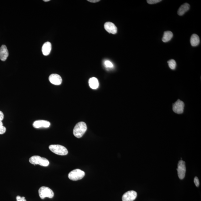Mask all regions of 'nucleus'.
<instances>
[{"instance_id": "1", "label": "nucleus", "mask_w": 201, "mask_h": 201, "mask_svg": "<svg viewBox=\"0 0 201 201\" xmlns=\"http://www.w3.org/2000/svg\"><path fill=\"white\" fill-rule=\"evenodd\" d=\"M87 127L86 124L84 122H80L75 126L73 130V134L76 138H81L86 131Z\"/></svg>"}, {"instance_id": "2", "label": "nucleus", "mask_w": 201, "mask_h": 201, "mask_svg": "<svg viewBox=\"0 0 201 201\" xmlns=\"http://www.w3.org/2000/svg\"><path fill=\"white\" fill-rule=\"evenodd\" d=\"M29 162L31 164L36 165H39L43 167H48L49 165V162L45 158L40 157L39 156H33L29 159Z\"/></svg>"}, {"instance_id": "3", "label": "nucleus", "mask_w": 201, "mask_h": 201, "mask_svg": "<svg viewBox=\"0 0 201 201\" xmlns=\"http://www.w3.org/2000/svg\"><path fill=\"white\" fill-rule=\"evenodd\" d=\"M49 149L53 153L62 156L66 155L68 153L67 149L65 147L61 145H50L49 146Z\"/></svg>"}, {"instance_id": "4", "label": "nucleus", "mask_w": 201, "mask_h": 201, "mask_svg": "<svg viewBox=\"0 0 201 201\" xmlns=\"http://www.w3.org/2000/svg\"><path fill=\"white\" fill-rule=\"evenodd\" d=\"M85 175V173L80 169L72 170L68 174V178L72 181H76L82 179Z\"/></svg>"}, {"instance_id": "5", "label": "nucleus", "mask_w": 201, "mask_h": 201, "mask_svg": "<svg viewBox=\"0 0 201 201\" xmlns=\"http://www.w3.org/2000/svg\"><path fill=\"white\" fill-rule=\"evenodd\" d=\"M38 193L40 197L42 199L45 197L52 199L54 195V192L52 190L48 187L44 186L41 187L39 188Z\"/></svg>"}, {"instance_id": "6", "label": "nucleus", "mask_w": 201, "mask_h": 201, "mask_svg": "<svg viewBox=\"0 0 201 201\" xmlns=\"http://www.w3.org/2000/svg\"><path fill=\"white\" fill-rule=\"evenodd\" d=\"M178 175L180 179L182 180L185 176L186 167L185 162L182 160L179 161L178 164V168L177 169Z\"/></svg>"}, {"instance_id": "7", "label": "nucleus", "mask_w": 201, "mask_h": 201, "mask_svg": "<svg viewBox=\"0 0 201 201\" xmlns=\"http://www.w3.org/2000/svg\"><path fill=\"white\" fill-rule=\"evenodd\" d=\"M184 104L183 102L178 99L173 105V110L175 113L178 114L183 113L184 111Z\"/></svg>"}, {"instance_id": "8", "label": "nucleus", "mask_w": 201, "mask_h": 201, "mask_svg": "<svg viewBox=\"0 0 201 201\" xmlns=\"http://www.w3.org/2000/svg\"><path fill=\"white\" fill-rule=\"evenodd\" d=\"M137 196L136 192L133 190L129 191L123 195L122 199L123 201H134L136 199Z\"/></svg>"}, {"instance_id": "9", "label": "nucleus", "mask_w": 201, "mask_h": 201, "mask_svg": "<svg viewBox=\"0 0 201 201\" xmlns=\"http://www.w3.org/2000/svg\"><path fill=\"white\" fill-rule=\"evenodd\" d=\"M33 126L35 128H48L50 126V123L48 121L38 120L36 121L33 123Z\"/></svg>"}, {"instance_id": "10", "label": "nucleus", "mask_w": 201, "mask_h": 201, "mask_svg": "<svg viewBox=\"0 0 201 201\" xmlns=\"http://www.w3.org/2000/svg\"><path fill=\"white\" fill-rule=\"evenodd\" d=\"M49 80L52 84L56 85H60L62 82L61 77L57 74H51L49 76Z\"/></svg>"}, {"instance_id": "11", "label": "nucleus", "mask_w": 201, "mask_h": 201, "mask_svg": "<svg viewBox=\"0 0 201 201\" xmlns=\"http://www.w3.org/2000/svg\"><path fill=\"white\" fill-rule=\"evenodd\" d=\"M104 28L109 33L114 34L117 33V29L116 26L112 22H107L104 24Z\"/></svg>"}, {"instance_id": "12", "label": "nucleus", "mask_w": 201, "mask_h": 201, "mask_svg": "<svg viewBox=\"0 0 201 201\" xmlns=\"http://www.w3.org/2000/svg\"><path fill=\"white\" fill-rule=\"evenodd\" d=\"M9 56V53L6 45H3L0 48V59L2 61H5Z\"/></svg>"}, {"instance_id": "13", "label": "nucleus", "mask_w": 201, "mask_h": 201, "mask_svg": "<svg viewBox=\"0 0 201 201\" xmlns=\"http://www.w3.org/2000/svg\"><path fill=\"white\" fill-rule=\"evenodd\" d=\"M52 50V44L49 42L44 43L42 48V52L44 56H48Z\"/></svg>"}, {"instance_id": "14", "label": "nucleus", "mask_w": 201, "mask_h": 201, "mask_svg": "<svg viewBox=\"0 0 201 201\" xmlns=\"http://www.w3.org/2000/svg\"><path fill=\"white\" fill-rule=\"evenodd\" d=\"M190 6L189 4L185 3L183 4L180 7L178 11V14L179 16H182L186 12L188 11L190 9Z\"/></svg>"}, {"instance_id": "15", "label": "nucleus", "mask_w": 201, "mask_h": 201, "mask_svg": "<svg viewBox=\"0 0 201 201\" xmlns=\"http://www.w3.org/2000/svg\"><path fill=\"white\" fill-rule=\"evenodd\" d=\"M89 84L90 87L92 89H96L99 86L98 80L95 77H93L89 79Z\"/></svg>"}, {"instance_id": "16", "label": "nucleus", "mask_w": 201, "mask_h": 201, "mask_svg": "<svg viewBox=\"0 0 201 201\" xmlns=\"http://www.w3.org/2000/svg\"><path fill=\"white\" fill-rule=\"evenodd\" d=\"M200 38L199 36L196 34H193L190 38V43L192 46H197L200 43Z\"/></svg>"}, {"instance_id": "17", "label": "nucleus", "mask_w": 201, "mask_h": 201, "mask_svg": "<svg viewBox=\"0 0 201 201\" xmlns=\"http://www.w3.org/2000/svg\"><path fill=\"white\" fill-rule=\"evenodd\" d=\"M173 33L172 32L170 31H165L164 34H163L162 40L164 42H168L173 38Z\"/></svg>"}, {"instance_id": "18", "label": "nucleus", "mask_w": 201, "mask_h": 201, "mask_svg": "<svg viewBox=\"0 0 201 201\" xmlns=\"http://www.w3.org/2000/svg\"><path fill=\"white\" fill-rule=\"evenodd\" d=\"M168 63L169 65V67L170 69L174 70L176 67V63L175 60L174 59H171L168 62Z\"/></svg>"}, {"instance_id": "19", "label": "nucleus", "mask_w": 201, "mask_h": 201, "mask_svg": "<svg viewBox=\"0 0 201 201\" xmlns=\"http://www.w3.org/2000/svg\"><path fill=\"white\" fill-rule=\"evenodd\" d=\"M6 131V128L3 126L2 121H0V134H5Z\"/></svg>"}, {"instance_id": "20", "label": "nucleus", "mask_w": 201, "mask_h": 201, "mask_svg": "<svg viewBox=\"0 0 201 201\" xmlns=\"http://www.w3.org/2000/svg\"><path fill=\"white\" fill-rule=\"evenodd\" d=\"M162 1L161 0H147V2L149 4H153L158 3Z\"/></svg>"}, {"instance_id": "21", "label": "nucleus", "mask_w": 201, "mask_h": 201, "mask_svg": "<svg viewBox=\"0 0 201 201\" xmlns=\"http://www.w3.org/2000/svg\"><path fill=\"white\" fill-rule=\"evenodd\" d=\"M105 65L107 67L112 68L113 66V63L109 60H107L105 62Z\"/></svg>"}, {"instance_id": "22", "label": "nucleus", "mask_w": 201, "mask_h": 201, "mask_svg": "<svg viewBox=\"0 0 201 201\" xmlns=\"http://www.w3.org/2000/svg\"><path fill=\"white\" fill-rule=\"evenodd\" d=\"M194 183L196 187H198L199 185V181L197 177H195L194 179Z\"/></svg>"}, {"instance_id": "23", "label": "nucleus", "mask_w": 201, "mask_h": 201, "mask_svg": "<svg viewBox=\"0 0 201 201\" xmlns=\"http://www.w3.org/2000/svg\"><path fill=\"white\" fill-rule=\"evenodd\" d=\"M4 118V114L2 112L0 111V121H2Z\"/></svg>"}, {"instance_id": "24", "label": "nucleus", "mask_w": 201, "mask_h": 201, "mask_svg": "<svg viewBox=\"0 0 201 201\" xmlns=\"http://www.w3.org/2000/svg\"><path fill=\"white\" fill-rule=\"evenodd\" d=\"M16 200L17 201H23L21 200V197L20 196H17L16 197Z\"/></svg>"}, {"instance_id": "25", "label": "nucleus", "mask_w": 201, "mask_h": 201, "mask_svg": "<svg viewBox=\"0 0 201 201\" xmlns=\"http://www.w3.org/2000/svg\"><path fill=\"white\" fill-rule=\"evenodd\" d=\"M100 1H98V0H89L88 1L89 2H92V3H95V2H99Z\"/></svg>"}, {"instance_id": "26", "label": "nucleus", "mask_w": 201, "mask_h": 201, "mask_svg": "<svg viewBox=\"0 0 201 201\" xmlns=\"http://www.w3.org/2000/svg\"><path fill=\"white\" fill-rule=\"evenodd\" d=\"M44 2H48V1H50V0H44L43 1Z\"/></svg>"}]
</instances>
